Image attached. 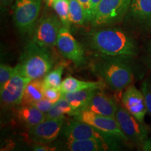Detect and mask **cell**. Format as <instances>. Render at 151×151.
I'll return each mask as SVG.
<instances>
[{"instance_id":"3957f363","label":"cell","mask_w":151,"mask_h":151,"mask_svg":"<svg viewBox=\"0 0 151 151\" xmlns=\"http://www.w3.org/2000/svg\"><path fill=\"white\" fill-rule=\"evenodd\" d=\"M52 63L47 48L32 41L24 46L16 68L22 76L34 80L45 76L51 70Z\"/></svg>"},{"instance_id":"4dcf8cb0","label":"cell","mask_w":151,"mask_h":151,"mask_svg":"<svg viewBox=\"0 0 151 151\" xmlns=\"http://www.w3.org/2000/svg\"><path fill=\"white\" fill-rule=\"evenodd\" d=\"M101 0H90V13H91V21L93 19L96 10Z\"/></svg>"},{"instance_id":"1f68e13d","label":"cell","mask_w":151,"mask_h":151,"mask_svg":"<svg viewBox=\"0 0 151 151\" xmlns=\"http://www.w3.org/2000/svg\"><path fill=\"white\" fill-rule=\"evenodd\" d=\"M34 150L37 151H52L55 150L56 149L54 147H49L45 146V144L40 145V146H36L34 147Z\"/></svg>"},{"instance_id":"4316f807","label":"cell","mask_w":151,"mask_h":151,"mask_svg":"<svg viewBox=\"0 0 151 151\" xmlns=\"http://www.w3.org/2000/svg\"><path fill=\"white\" fill-rule=\"evenodd\" d=\"M62 96V92L60 88H55L51 87H46L44 90V97L55 103L60 99Z\"/></svg>"},{"instance_id":"7a4b0ae2","label":"cell","mask_w":151,"mask_h":151,"mask_svg":"<svg viewBox=\"0 0 151 151\" xmlns=\"http://www.w3.org/2000/svg\"><path fill=\"white\" fill-rule=\"evenodd\" d=\"M124 57L106 56L93 64V71L114 91H121L134 79L132 67Z\"/></svg>"},{"instance_id":"603a6c76","label":"cell","mask_w":151,"mask_h":151,"mask_svg":"<svg viewBox=\"0 0 151 151\" xmlns=\"http://www.w3.org/2000/svg\"><path fill=\"white\" fill-rule=\"evenodd\" d=\"M64 67L62 66L56 67L52 71H50L45 76L43 79L45 88L51 87L55 88H60L62 83V76L63 73Z\"/></svg>"},{"instance_id":"f546056e","label":"cell","mask_w":151,"mask_h":151,"mask_svg":"<svg viewBox=\"0 0 151 151\" xmlns=\"http://www.w3.org/2000/svg\"><path fill=\"white\" fill-rule=\"evenodd\" d=\"M79 2L83 7L88 21H91V13H90V0H78Z\"/></svg>"},{"instance_id":"8fae6325","label":"cell","mask_w":151,"mask_h":151,"mask_svg":"<svg viewBox=\"0 0 151 151\" xmlns=\"http://www.w3.org/2000/svg\"><path fill=\"white\" fill-rule=\"evenodd\" d=\"M57 46L62 55L72 61L75 65L80 66L85 62L83 48L75 39L69 29L62 27L60 29Z\"/></svg>"},{"instance_id":"cb8c5ba5","label":"cell","mask_w":151,"mask_h":151,"mask_svg":"<svg viewBox=\"0 0 151 151\" xmlns=\"http://www.w3.org/2000/svg\"><path fill=\"white\" fill-rule=\"evenodd\" d=\"M16 71V67H12L4 64L0 65V88L6 83Z\"/></svg>"},{"instance_id":"277c9868","label":"cell","mask_w":151,"mask_h":151,"mask_svg":"<svg viewBox=\"0 0 151 151\" xmlns=\"http://www.w3.org/2000/svg\"><path fill=\"white\" fill-rule=\"evenodd\" d=\"M41 7V0H15L13 18L20 33L32 34Z\"/></svg>"},{"instance_id":"83f0119b","label":"cell","mask_w":151,"mask_h":151,"mask_svg":"<svg viewBox=\"0 0 151 151\" xmlns=\"http://www.w3.org/2000/svg\"><path fill=\"white\" fill-rule=\"evenodd\" d=\"M53 105L54 103L52 101L49 100L48 99H47L46 97H43L41 99L37 101V102L33 104L32 106L36 107L39 111H42L43 113H46L53 106Z\"/></svg>"},{"instance_id":"d6a6232c","label":"cell","mask_w":151,"mask_h":151,"mask_svg":"<svg viewBox=\"0 0 151 151\" xmlns=\"http://www.w3.org/2000/svg\"><path fill=\"white\" fill-rule=\"evenodd\" d=\"M14 0H0V6H1V11H4L9 6L13 3Z\"/></svg>"},{"instance_id":"484cf974","label":"cell","mask_w":151,"mask_h":151,"mask_svg":"<svg viewBox=\"0 0 151 151\" xmlns=\"http://www.w3.org/2000/svg\"><path fill=\"white\" fill-rule=\"evenodd\" d=\"M141 92L144 96L147 110L151 116V81L146 80L143 81L141 86Z\"/></svg>"},{"instance_id":"4fadbf2b","label":"cell","mask_w":151,"mask_h":151,"mask_svg":"<svg viewBox=\"0 0 151 151\" xmlns=\"http://www.w3.org/2000/svg\"><path fill=\"white\" fill-rule=\"evenodd\" d=\"M122 101L124 107L130 114L139 122H144L148 110L141 90H138L134 85H129L122 94Z\"/></svg>"},{"instance_id":"5b68a950","label":"cell","mask_w":151,"mask_h":151,"mask_svg":"<svg viewBox=\"0 0 151 151\" xmlns=\"http://www.w3.org/2000/svg\"><path fill=\"white\" fill-rule=\"evenodd\" d=\"M63 134L68 141L95 139L107 141L115 150L120 148V143H123L118 138L105 133L93 126L81 120H75L69 122L63 129Z\"/></svg>"},{"instance_id":"6da1fadb","label":"cell","mask_w":151,"mask_h":151,"mask_svg":"<svg viewBox=\"0 0 151 151\" xmlns=\"http://www.w3.org/2000/svg\"><path fill=\"white\" fill-rule=\"evenodd\" d=\"M87 41L92 50L102 55L127 58L137 54L135 41L118 28L93 30Z\"/></svg>"},{"instance_id":"836d02e7","label":"cell","mask_w":151,"mask_h":151,"mask_svg":"<svg viewBox=\"0 0 151 151\" xmlns=\"http://www.w3.org/2000/svg\"><path fill=\"white\" fill-rule=\"evenodd\" d=\"M144 150H151V140H147L142 146Z\"/></svg>"},{"instance_id":"ba28073f","label":"cell","mask_w":151,"mask_h":151,"mask_svg":"<svg viewBox=\"0 0 151 151\" xmlns=\"http://www.w3.org/2000/svg\"><path fill=\"white\" fill-rule=\"evenodd\" d=\"M75 119L81 120L93 126L100 131L105 132L118 138L124 143H130L127 138L119 125L115 117L105 116L92 112L89 110H83L74 116Z\"/></svg>"},{"instance_id":"ac0fdd59","label":"cell","mask_w":151,"mask_h":151,"mask_svg":"<svg viewBox=\"0 0 151 151\" xmlns=\"http://www.w3.org/2000/svg\"><path fill=\"white\" fill-rule=\"evenodd\" d=\"M45 86L43 80L37 78L31 80L26 85L22 99L21 106L32 105L44 97Z\"/></svg>"},{"instance_id":"f1b7e54d","label":"cell","mask_w":151,"mask_h":151,"mask_svg":"<svg viewBox=\"0 0 151 151\" xmlns=\"http://www.w3.org/2000/svg\"><path fill=\"white\" fill-rule=\"evenodd\" d=\"M64 115L65 114L62 113L61 111L54 105L48 112L45 113L46 119H65V117Z\"/></svg>"},{"instance_id":"2e32d148","label":"cell","mask_w":151,"mask_h":151,"mask_svg":"<svg viewBox=\"0 0 151 151\" xmlns=\"http://www.w3.org/2000/svg\"><path fill=\"white\" fill-rule=\"evenodd\" d=\"M98 90L99 89L89 88L77 92L62 93V97L65 98L70 103L73 110L74 111L75 116H76L86 109L87 104Z\"/></svg>"},{"instance_id":"7c38bea8","label":"cell","mask_w":151,"mask_h":151,"mask_svg":"<svg viewBox=\"0 0 151 151\" xmlns=\"http://www.w3.org/2000/svg\"><path fill=\"white\" fill-rule=\"evenodd\" d=\"M65 119H46L37 125L29 128L28 137L34 142L47 144L54 141L59 135Z\"/></svg>"},{"instance_id":"ffe728a7","label":"cell","mask_w":151,"mask_h":151,"mask_svg":"<svg viewBox=\"0 0 151 151\" xmlns=\"http://www.w3.org/2000/svg\"><path fill=\"white\" fill-rule=\"evenodd\" d=\"M103 86L104 83L101 81H83L73 78L72 76H68L62 81L60 90L62 93H69L89 88L101 89Z\"/></svg>"},{"instance_id":"5bb4252c","label":"cell","mask_w":151,"mask_h":151,"mask_svg":"<svg viewBox=\"0 0 151 151\" xmlns=\"http://www.w3.org/2000/svg\"><path fill=\"white\" fill-rule=\"evenodd\" d=\"M118 106V104L112 97L98 90L84 110L91 111L105 116L115 117Z\"/></svg>"},{"instance_id":"7402d4cb","label":"cell","mask_w":151,"mask_h":151,"mask_svg":"<svg viewBox=\"0 0 151 151\" xmlns=\"http://www.w3.org/2000/svg\"><path fill=\"white\" fill-rule=\"evenodd\" d=\"M52 6L59 16L63 27L69 29L70 19H69V0H54Z\"/></svg>"},{"instance_id":"d590c367","label":"cell","mask_w":151,"mask_h":151,"mask_svg":"<svg viewBox=\"0 0 151 151\" xmlns=\"http://www.w3.org/2000/svg\"><path fill=\"white\" fill-rule=\"evenodd\" d=\"M150 54H151V46L150 47Z\"/></svg>"},{"instance_id":"9a60e30c","label":"cell","mask_w":151,"mask_h":151,"mask_svg":"<svg viewBox=\"0 0 151 151\" xmlns=\"http://www.w3.org/2000/svg\"><path fill=\"white\" fill-rule=\"evenodd\" d=\"M14 116L20 123L28 128L35 127L46 120L45 113L32 105L21 106L15 109Z\"/></svg>"},{"instance_id":"e575fe53","label":"cell","mask_w":151,"mask_h":151,"mask_svg":"<svg viewBox=\"0 0 151 151\" xmlns=\"http://www.w3.org/2000/svg\"><path fill=\"white\" fill-rule=\"evenodd\" d=\"M54 0H43L45 4H46V7H50L52 6V2H53Z\"/></svg>"},{"instance_id":"e0dca14e","label":"cell","mask_w":151,"mask_h":151,"mask_svg":"<svg viewBox=\"0 0 151 151\" xmlns=\"http://www.w3.org/2000/svg\"><path fill=\"white\" fill-rule=\"evenodd\" d=\"M67 148L71 151H101L115 150L107 141L100 139H88L68 141Z\"/></svg>"},{"instance_id":"d4e9b609","label":"cell","mask_w":151,"mask_h":151,"mask_svg":"<svg viewBox=\"0 0 151 151\" xmlns=\"http://www.w3.org/2000/svg\"><path fill=\"white\" fill-rule=\"evenodd\" d=\"M54 106L58 108L64 114L69 115V116H75L74 111L73 110L72 107L70 104V103L67 101L65 98L62 97L60 98L58 101L54 103Z\"/></svg>"},{"instance_id":"52a82bcc","label":"cell","mask_w":151,"mask_h":151,"mask_svg":"<svg viewBox=\"0 0 151 151\" xmlns=\"http://www.w3.org/2000/svg\"><path fill=\"white\" fill-rule=\"evenodd\" d=\"M119 125L130 143L143 146L148 140V129L122 106H118L116 116Z\"/></svg>"},{"instance_id":"44dd1931","label":"cell","mask_w":151,"mask_h":151,"mask_svg":"<svg viewBox=\"0 0 151 151\" xmlns=\"http://www.w3.org/2000/svg\"><path fill=\"white\" fill-rule=\"evenodd\" d=\"M69 19L72 23L83 24L87 20V17L83 7L78 0H69Z\"/></svg>"},{"instance_id":"9c48e42d","label":"cell","mask_w":151,"mask_h":151,"mask_svg":"<svg viewBox=\"0 0 151 151\" xmlns=\"http://www.w3.org/2000/svg\"><path fill=\"white\" fill-rule=\"evenodd\" d=\"M61 21L53 15L41 19L33 31L32 41L39 46L51 48L57 46L58 35L61 29Z\"/></svg>"},{"instance_id":"30bf717a","label":"cell","mask_w":151,"mask_h":151,"mask_svg":"<svg viewBox=\"0 0 151 151\" xmlns=\"http://www.w3.org/2000/svg\"><path fill=\"white\" fill-rule=\"evenodd\" d=\"M31 80L18 71L1 89V102L4 106L16 107L21 104L26 85Z\"/></svg>"},{"instance_id":"d6986e66","label":"cell","mask_w":151,"mask_h":151,"mask_svg":"<svg viewBox=\"0 0 151 151\" xmlns=\"http://www.w3.org/2000/svg\"><path fill=\"white\" fill-rule=\"evenodd\" d=\"M130 14L141 24L151 25V0H132Z\"/></svg>"},{"instance_id":"8992f818","label":"cell","mask_w":151,"mask_h":151,"mask_svg":"<svg viewBox=\"0 0 151 151\" xmlns=\"http://www.w3.org/2000/svg\"><path fill=\"white\" fill-rule=\"evenodd\" d=\"M132 1L101 0L91 21L92 24L97 27L120 21L130 7Z\"/></svg>"}]
</instances>
